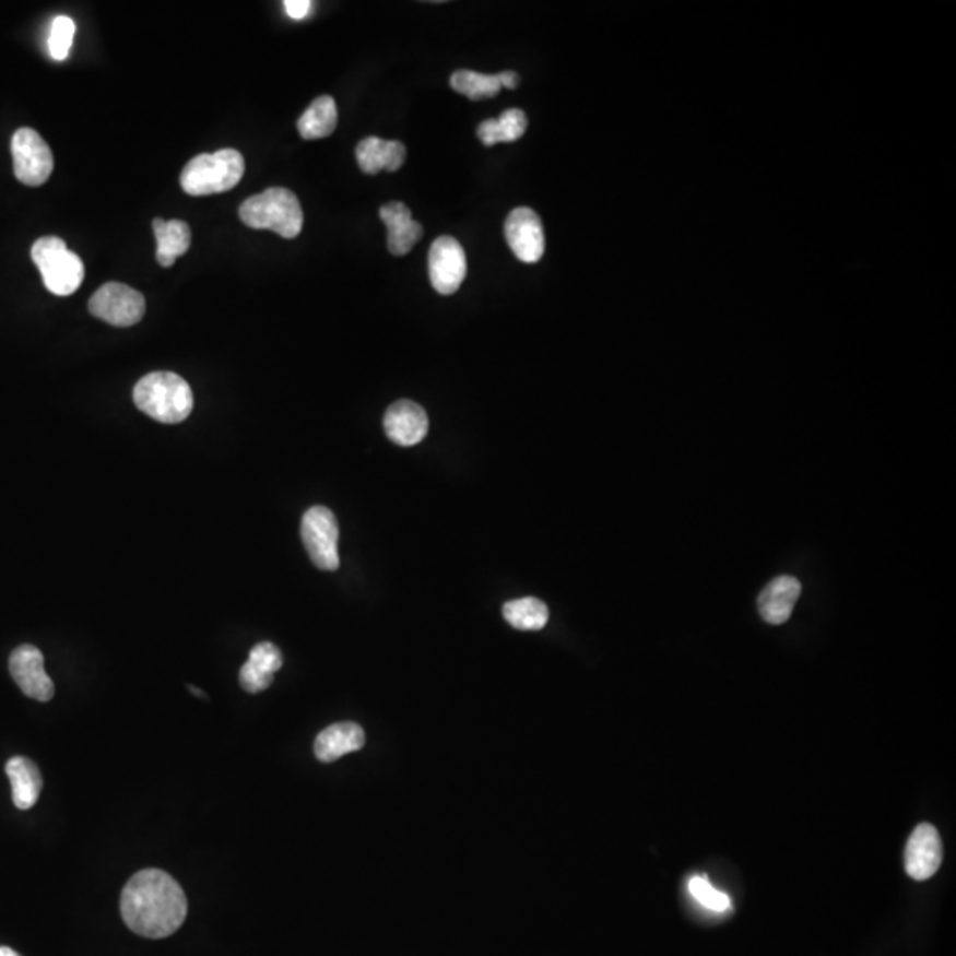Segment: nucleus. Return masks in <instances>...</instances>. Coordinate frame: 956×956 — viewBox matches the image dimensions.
<instances>
[{
  "label": "nucleus",
  "instance_id": "f257e3e1",
  "mask_svg": "<svg viewBox=\"0 0 956 956\" xmlns=\"http://www.w3.org/2000/svg\"><path fill=\"white\" fill-rule=\"evenodd\" d=\"M121 914L131 932L164 939L181 929L188 914L187 895L176 878L151 868L135 873L121 895Z\"/></svg>",
  "mask_w": 956,
  "mask_h": 956
},
{
  "label": "nucleus",
  "instance_id": "f03ea898",
  "mask_svg": "<svg viewBox=\"0 0 956 956\" xmlns=\"http://www.w3.org/2000/svg\"><path fill=\"white\" fill-rule=\"evenodd\" d=\"M135 406L162 424L187 421L193 410V392L181 376L174 373H151L133 388Z\"/></svg>",
  "mask_w": 956,
  "mask_h": 956
},
{
  "label": "nucleus",
  "instance_id": "7ed1b4c3",
  "mask_svg": "<svg viewBox=\"0 0 956 956\" xmlns=\"http://www.w3.org/2000/svg\"><path fill=\"white\" fill-rule=\"evenodd\" d=\"M239 219L250 229L273 231L285 239L296 238L304 229V210L287 188H268L250 197L239 208Z\"/></svg>",
  "mask_w": 956,
  "mask_h": 956
},
{
  "label": "nucleus",
  "instance_id": "20e7f679",
  "mask_svg": "<svg viewBox=\"0 0 956 956\" xmlns=\"http://www.w3.org/2000/svg\"><path fill=\"white\" fill-rule=\"evenodd\" d=\"M245 174V160L236 150L199 154L182 168L181 188L188 196L202 197L233 190Z\"/></svg>",
  "mask_w": 956,
  "mask_h": 956
},
{
  "label": "nucleus",
  "instance_id": "39448f33",
  "mask_svg": "<svg viewBox=\"0 0 956 956\" xmlns=\"http://www.w3.org/2000/svg\"><path fill=\"white\" fill-rule=\"evenodd\" d=\"M31 256L42 271L43 284L51 294L70 296L84 282V262L75 252H71L64 239L56 236L39 238L34 243Z\"/></svg>",
  "mask_w": 956,
  "mask_h": 956
},
{
  "label": "nucleus",
  "instance_id": "423d86ee",
  "mask_svg": "<svg viewBox=\"0 0 956 956\" xmlns=\"http://www.w3.org/2000/svg\"><path fill=\"white\" fill-rule=\"evenodd\" d=\"M302 541L318 569L333 573L341 567L339 524L332 510L322 505L308 509L302 519Z\"/></svg>",
  "mask_w": 956,
  "mask_h": 956
},
{
  "label": "nucleus",
  "instance_id": "0eeeda50",
  "mask_svg": "<svg viewBox=\"0 0 956 956\" xmlns=\"http://www.w3.org/2000/svg\"><path fill=\"white\" fill-rule=\"evenodd\" d=\"M14 176L27 187H42L54 173V154L50 145L33 128L14 131L11 141Z\"/></svg>",
  "mask_w": 956,
  "mask_h": 956
},
{
  "label": "nucleus",
  "instance_id": "6e6552de",
  "mask_svg": "<svg viewBox=\"0 0 956 956\" xmlns=\"http://www.w3.org/2000/svg\"><path fill=\"white\" fill-rule=\"evenodd\" d=\"M90 312L94 318L113 327H133L144 318L145 299L139 291L121 282L102 285L90 299Z\"/></svg>",
  "mask_w": 956,
  "mask_h": 956
},
{
  "label": "nucleus",
  "instance_id": "1a4fd4ad",
  "mask_svg": "<svg viewBox=\"0 0 956 956\" xmlns=\"http://www.w3.org/2000/svg\"><path fill=\"white\" fill-rule=\"evenodd\" d=\"M467 253L452 236L436 239L429 252L430 284L439 294H453L467 279Z\"/></svg>",
  "mask_w": 956,
  "mask_h": 956
},
{
  "label": "nucleus",
  "instance_id": "9d476101",
  "mask_svg": "<svg viewBox=\"0 0 956 956\" xmlns=\"http://www.w3.org/2000/svg\"><path fill=\"white\" fill-rule=\"evenodd\" d=\"M505 239L519 261L533 264L546 252L541 216L530 208H516L505 220Z\"/></svg>",
  "mask_w": 956,
  "mask_h": 956
},
{
  "label": "nucleus",
  "instance_id": "9b49d317",
  "mask_svg": "<svg viewBox=\"0 0 956 956\" xmlns=\"http://www.w3.org/2000/svg\"><path fill=\"white\" fill-rule=\"evenodd\" d=\"M10 672L16 686L28 698L38 701H50L54 698L56 687L45 672V658L38 647L22 645L14 649L10 658Z\"/></svg>",
  "mask_w": 956,
  "mask_h": 956
},
{
  "label": "nucleus",
  "instance_id": "f8f14e48",
  "mask_svg": "<svg viewBox=\"0 0 956 956\" xmlns=\"http://www.w3.org/2000/svg\"><path fill=\"white\" fill-rule=\"evenodd\" d=\"M943 863V840L935 827L919 824L906 847V872L914 881H929Z\"/></svg>",
  "mask_w": 956,
  "mask_h": 956
},
{
  "label": "nucleus",
  "instance_id": "ddd939ff",
  "mask_svg": "<svg viewBox=\"0 0 956 956\" xmlns=\"http://www.w3.org/2000/svg\"><path fill=\"white\" fill-rule=\"evenodd\" d=\"M385 430L399 447H415L427 436L429 418L424 408L413 401H397L385 413Z\"/></svg>",
  "mask_w": 956,
  "mask_h": 956
},
{
  "label": "nucleus",
  "instance_id": "4468645a",
  "mask_svg": "<svg viewBox=\"0 0 956 956\" xmlns=\"http://www.w3.org/2000/svg\"><path fill=\"white\" fill-rule=\"evenodd\" d=\"M388 229V250L392 256H406L424 236L422 225L411 219V211L402 202H390L379 210Z\"/></svg>",
  "mask_w": 956,
  "mask_h": 956
},
{
  "label": "nucleus",
  "instance_id": "2eb2a0df",
  "mask_svg": "<svg viewBox=\"0 0 956 956\" xmlns=\"http://www.w3.org/2000/svg\"><path fill=\"white\" fill-rule=\"evenodd\" d=\"M801 595V583L792 576H779L762 590L758 612L767 624L779 625L789 621Z\"/></svg>",
  "mask_w": 956,
  "mask_h": 956
},
{
  "label": "nucleus",
  "instance_id": "dca6fc26",
  "mask_svg": "<svg viewBox=\"0 0 956 956\" xmlns=\"http://www.w3.org/2000/svg\"><path fill=\"white\" fill-rule=\"evenodd\" d=\"M281 668L282 652L279 647L268 641L256 645L239 672V684L247 693L256 695L271 686L273 676Z\"/></svg>",
  "mask_w": 956,
  "mask_h": 956
},
{
  "label": "nucleus",
  "instance_id": "f3484780",
  "mask_svg": "<svg viewBox=\"0 0 956 956\" xmlns=\"http://www.w3.org/2000/svg\"><path fill=\"white\" fill-rule=\"evenodd\" d=\"M364 728L351 723V721H344V723L332 724L319 733L316 744H314V753L319 762L330 764L347 753L358 752L364 747Z\"/></svg>",
  "mask_w": 956,
  "mask_h": 956
},
{
  "label": "nucleus",
  "instance_id": "a211bd4d",
  "mask_svg": "<svg viewBox=\"0 0 956 956\" xmlns=\"http://www.w3.org/2000/svg\"><path fill=\"white\" fill-rule=\"evenodd\" d=\"M356 160H358L362 173L369 174V176L379 174L381 170L396 173L406 160V147L402 142L382 141L378 137H367L356 147Z\"/></svg>",
  "mask_w": 956,
  "mask_h": 956
},
{
  "label": "nucleus",
  "instance_id": "6ab92c4d",
  "mask_svg": "<svg viewBox=\"0 0 956 956\" xmlns=\"http://www.w3.org/2000/svg\"><path fill=\"white\" fill-rule=\"evenodd\" d=\"M5 775L10 778L14 806L19 810H31L38 803L43 789L38 765L24 756H14L5 764Z\"/></svg>",
  "mask_w": 956,
  "mask_h": 956
},
{
  "label": "nucleus",
  "instance_id": "aec40b11",
  "mask_svg": "<svg viewBox=\"0 0 956 956\" xmlns=\"http://www.w3.org/2000/svg\"><path fill=\"white\" fill-rule=\"evenodd\" d=\"M154 238L158 243L156 261L160 267L170 268L178 257L185 256L190 248L191 231L182 220H153Z\"/></svg>",
  "mask_w": 956,
  "mask_h": 956
},
{
  "label": "nucleus",
  "instance_id": "412c9836",
  "mask_svg": "<svg viewBox=\"0 0 956 956\" xmlns=\"http://www.w3.org/2000/svg\"><path fill=\"white\" fill-rule=\"evenodd\" d=\"M339 121L337 103L332 96H319L310 103V107L299 117L298 131L305 141H318L332 135Z\"/></svg>",
  "mask_w": 956,
  "mask_h": 956
},
{
  "label": "nucleus",
  "instance_id": "4be33fe9",
  "mask_svg": "<svg viewBox=\"0 0 956 956\" xmlns=\"http://www.w3.org/2000/svg\"><path fill=\"white\" fill-rule=\"evenodd\" d=\"M528 128L527 114L521 108H509L498 119H487L476 128V135L482 144H499V142H516L524 135Z\"/></svg>",
  "mask_w": 956,
  "mask_h": 956
},
{
  "label": "nucleus",
  "instance_id": "5701e85b",
  "mask_svg": "<svg viewBox=\"0 0 956 956\" xmlns=\"http://www.w3.org/2000/svg\"><path fill=\"white\" fill-rule=\"evenodd\" d=\"M505 621L519 630H541L550 621V610L535 598L516 599L504 606Z\"/></svg>",
  "mask_w": 956,
  "mask_h": 956
},
{
  "label": "nucleus",
  "instance_id": "b1692460",
  "mask_svg": "<svg viewBox=\"0 0 956 956\" xmlns=\"http://www.w3.org/2000/svg\"><path fill=\"white\" fill-rule=\"evenodd\" d=\"M450 85L456 93L462 94L473 102L495 98L501 91L498 75H484V73L470 70L456 71L450 76Z\"/></svg>",
  "mask_w": 956,
  "mask_h": 956
},
{
  "label": "nucleus",
  "instance_id": "393cba45",
  "mask_svg": "<svg viewBox=\"0 0 956 956\" xmlns=\"http://www.w3.org/2000/svg\"><path fill=\"white\" fill-rule=\"evenodd\" d=\"M75 22L70 16H57L51 22L50 36H48V54L57 62L66 61L70 56L71 45L75 39Z\"/></svg>",
  "mask_w": 956,
  "mask_h": 956
},
{
  "label": "nucleus",
  "instance_id": "a878e982",
  "mask_svg": "<svg viewBox=\"0 0 956 956\" xmlns=\"http://www.w3.org/2000/svg\"><path fill=\"white\" fill-rule=\"evenodd\" d=\"M689 893L701 907L712 912H724L730 909V898L718 892L707 878L693 877L689 881Z\"/></svg>",
  "mask_w": 956,
  "mask_h": 956
},
{
  "label": "nucleus",
  "instance_id": "bb28decb",
  "mask_svg": "<svg viewBox=\"0 0 956 956\" xmlns=\"http://www.w3.org/2000/svg\"><path fill=\"white\" fill-rule=\"evenodd\" d=\"M284 8L291 19L304 20L312 11V2L310 0H285Z\"/></svg>",
  "mask_w": 956,
  "mask_h": 956
},
{
  "label": "nucleus",
  "instance_id": "cd10ccee",
  "mask_svg": "<svg viewBox=\"0 0 956 956\" xmlns=\"http://www.w3.org/2000/svg\"><path fill=\"white\" fill-rule=\"evenodd\" d=\"M498 80L499 85H501V87H507V90H516L519 85V75L518 73H514V71H504V73H499Z\"/></svg>",
  "mask_w": 956,
  "mask_h": 956
},
{
  "label": "nucleus",
  "instance_id": "c85d7f7f",
  "mask_svg": "<svg viewBox=\"0 0 956 956\" xmlns=\"http://www.w3.org/2000/svg\"><path fill=\"white\" fill-rule=\"evenodd\" d=\"M0 956H20L19 953L11 949V947L2 946L0 947Z\"/></svg>",
  "mask_w": 956,
  "mask_h": 956
}]
</instances>
